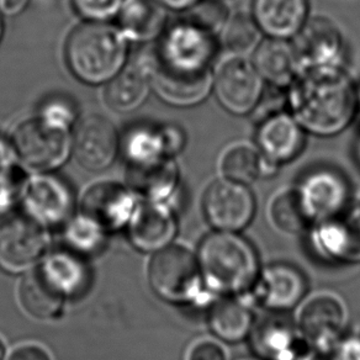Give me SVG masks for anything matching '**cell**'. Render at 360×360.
<instances>
[{
  "label": "cell",
  "mask_w": 360,
  "mask_h": 360,
  "mask_svg": "<svg viewBox=\"0 0 360 360\" xmlns=\"http://www.w3.org/2000/svg\"><path fill=\"white\" fill-rule=\"evenodd\" d=\"M288 111L306 134H340L359 111V89L343 65L301 70L286 89Z\"/></svg>",
  "instance_id": "obj_1"
},
{
  "label": "cell",
  "mask_w": 360,
  "mask_h": 360,
  "mask_svg": "<svg viewBox=\"0 0 360 360\" xmlns=\"http://www.w3.org/2000/svg\"><path fill=\"white\" fill-rule=\"evenodd\" d=\"M196 255L215 296L248 295L262 269L255 247L238 232L214 230L201 240Z\"/></svg>",
  "instance_id": "obj_2"
},
{
  "label": "cell",
  "mask_w": 360,
  "mask_h": 360,
  "mask_svg": "<svg viewBox=\"0 0 360 360\" xmlns=\"http://www.w3.org/2000/svg\"><path fill=\"white\" fill-rule=\"evenodd\" d=\"M127 39L104 21H86L70 32L65 62L77 79L90 85L108 84L126 63Z\"/></svg>",
  "instance_id": "obj_3"
},
{
  "label": "cell",
  "mask_w": 360,
  "mask_h": 360,
  "mask_svg": "<svg viewBox=\"0 0 360 360\" xmlns=\"http://www.w3.org/2000/svg\"><path fill=\"white\" fill-rule=\"evenodd\" d=\"M147 278L160 299L175 305H206L212 300L198 255L184 245H170L155 252L148 264Z\"/></svg>",
  "instance_id": "obj_4"
},
{
  "label": "cell",
  "mask_w": 360,
  "mask_h": 360,
  "mask_svg": "<svg viewBox=\"0 0 360 360\" xmlns=\"http://www.w3.org/2000/svg\"><path fill=\"white\" fill-rule=\"evenodd\" d=\"M152 63L162 70L183 75L212 72L220 46L219 37L186 18L165 29Z\"/></svg>",
  "instance_id": "obj_5"
},
{
  "label": "cell",
  "mask_w": 360,
  "mask_h": 360,
  "mask_svg": "<svg viewBox=\"0 0 360 360\" xmlns=\"http://www.w3.org/2000/svg\"><path fill=\"white\" fill-rule=\"evenodd\" d=\"M18 160L35 173H52L73 152L70 131L60 130L35 117L21 124L13 136Z\"/></svg>",
  "instance_id": "obj_6"
},
{
  "label": "cell",
  "mask_w": 360,
  "mask_h": 360,
  "mask_svg": "<svg viewBox=\"0 0 360 360\" xmlns=\"http://www.w3.org/2000/svg\"><path fill=\"white\" fill-rule=\"evenodd\" d=\"M259 360H314L319 350L306 340L296 320L285 312H271L255 319L248 338Z\"/></svg>",
  "instance_id": "obj_7"
},
{
  "label": "cell",
  "mask_w": 360,
  "mask_h": 360,
  "mask_svg": "<svg viewBox=\"0 0 360 360\" xmlns=\"http://www.w3.org/2000/svg\"><path fill=\"white\" fill-rule=\"evenodd\" d=\"M212 93L232 115H250L257 110L265 93L264 80L247 57L233 56L214 70Z\"/></svg>",
  "instance_id": "obj_8"
},
{
  "label": "cell",
  "mask_w": 360,
  "mask_h": 360,
  "mask_svg": "<svg viewBox=\"0 0 360 360\" xmlns=\"http://www.w3.org/2000/svg\"><path fill=\"white\" fill-rule=\"evenodd\" d=\"M257 210L250 186L220 176L207 186L202 196V211L215 231L238 232L253 221Z\"/></svg>",
  "instance_id": "obj_9"
},
{
  "label": "cell",
  "mask_w": 360,
  "mask_h": 360,
  "mask_svg": "<svg viewBox=\"0 0 360 360\" xmlns=\"http://www.w3.org/2000/svg\"><path fill=\"white\" fill-rule=\"evenodd\" d=\"M49 247L46 229L29 216L0 224V268L9 273L27 271L40 264Z\"/></svg>",
  "instance_id": "obj_10"
},
{
  "label": "cell",
  "mask_w": 360,
  "mask_h": 360,
  "mask_svg": "<svg viewBox=\"0 0 360 360\" xmlns=\"http://www.w3.org/2000/svg\"><path fill=\"white\" fill-rule=\"evenodd\" d=\"M309 235L314 250L323 259L340 264H359V202H350L340 214L317 222Z\"/></svg>",
  "instance_id": "obj_11"
},
{
  "label": "cell",
  "mask_w": 360,
  "mask_h": 360,
  "mask_svg": "<svg viewBox=\"0 0 360 360\" xmlns=\"http://www.w3.org/2000/svg\"><path fill=\"white\" fill-rule=\"evenodd\" d=\"M20 201L26 216L45 229L68 222L75 210L73 191L52 173H36L26 179Z\"/></svg>",
  "instance_id": "obj_12"
},
{
  "label": "cell",
  "mask_w": 360,
  "mask_h": 360,
  "mask_svg": "<svg viewBox=\"0 0 360 360\" xmlns=\"http://www.w3.org/2000/svg\"><path fill=\"white\" fill-rule=\"evenodd\" d=\"M347 319L345 302L338 296L320 292L301 302L296 323L316 350L327 352L345 335Z\"/></svg>",
  "instance_id": "obj_13"
},
{
  "label": "cell",
  "mask_w": 360,
  "mask_h": 360,
  "mask_svg": "<svg viewBox=\"0 0 360 360\" xmlns=\"http://www.w3.org/2000/svg\"><path fill=\"white\" fill-rule=\"evenodd\" d=\"M299 73L301 70L343 65V36L325 16L309 18L290 40Z\"/></svg>",
  "instance_id": "obj_14"
},
{
  "label": "cell",
  "mask_w": 360,
  "mask_h": 360,
  "mask_svg": "<svg viewBox=\"0 0 360 360\" xmlns=\"http://www.w3.org/2000/svg\"><path fill=\"white\" fill-rule=\"evenodd\" d=\"M307 294L306 276L295 265L271 263L260 269L248 295L271 312H289L301 305Z\"/></svg>",
  "instance_id": "obj_15"
},
{
  "label": "cell",
  "mask_w": 360,
  "mask_h": 360,
  "mask_svg": "<svg viewBox=\"0 0 360 360\" xmlns=\"http://www.w3.org/2000/svg\"><path fill=\"white\" fill-rule=\"evenodd\" d=\"M135 193L115 183H101L91 186L82 201V212L106 235L129 225L135 212Z\"/></svg>",
  "instance_id": "obj_16"
},
{
  "label": "cell",
  "mask_w": 360,
  "mask_h": 360,
  "mask_svg": "<svg viewBox=\"0 0 360 360\" xmlns=\"http://www.w3.org/2000/svg\"><path fill=\"white\" fill-rule=\"evenodd\" d=\"M306 131L289 111L262 117L255 130V147L266 160L281 167L299 157L305 147Z\"/></svg>",
  "instance_id": "obj_17"
},
{
  "label": "cell",
  "mask_w": 360,
  "mask_h": 360,
  "mask_svg": "<svg viewBox=\"0 0 360 360\" xmlns=\"http://www.w3.org/2000/svg\"><path fill=\"white\" fill-rule=\"evenodd\" d=\"M120 139L111 121L91 115L80 122L73 137V153L83 168L101 172L109 168L120 150Z\"/></svg>",
  "instance_id": "obj_18"
},
{
  "label": "cell",
  "mask_w": 360,
  "mask_h": 360,
  "mask_svg": "<svg viewBox=\"0 0 360 360\" xmlns=\"http://www.w3.org/2000/svg\"><path fill=\"white\" fill-rule=\"evenodd\" d=\"M316 224L350 205V189L343 175L328 168L312 170L296 186Z\"/></svg>",
  "instance_id": "obj_19"
},
{
  "label": "cell",
  "mask_w": 360,
  "mask_h": 360,
  "mask_svg": "<svg viewBox=\"0 0 360 360\" xmlns=\"http://www.w3.org/2000/svg\"><path fill=\"white\" fill-rule=\"evenodd\" d=\"M127 227L131 243L146 253H155L172 245L178 230L174 211L167 202L153 201L137 206Z\"/></svg>",
  "instance_id": "obj_20"
},
{
  "label": "cell",
  "mask_w": 360,
  "mask_h": 360,
  "mask_svg": "<svg viewBox=\"0 0 360 360\" xmlns=\"http://www.w3.org/2000/svg\"><path fill=\"white\" fill-rule=\"evenodd\" d=\"M309 0H252L250 15L264 37L290 41L310 18Z\"/></svg>",
  "instance_id": "obj_21"
},
{
  "label": "cell",
  "mask_w": 360,
  "mask_h": 360,
  "mask_svg": "<svg viewBox=\"0 0 360 360\" xmlns=\"http://www.w3.org/2000/svg\"><path fill=\"white\" fill-rule=\"evenodd\" d=\"M150 83L157 96L170 105H199L212 93L214 70L202 75H183L162 70L150 62Z\"/></svg>",
  "instance_id": "obj_22"
},
{
  "label": "cell",
  "mask_w": 360,
  "mask_h": 360,
  "mask_svg": "<svg viewBox=\"0 0 360 360\" xmlns=\"http://www.w3.org/2000/svg\"><path fill=\"white\" fill-rule=\"evenodd\" d=\"M206 321L217 340L238 343L248 338L255 316L247 296H216L210 301Z\"/></svg>",
  "instance_id": "obj_23"
},
{
  "label": "cell",
  "mask_w": 360,
  "mask_h": 360,
  "mask_svg": "<svg viewBox=\"0 0 360 360\" xmlns=\"http://www.w3.org/2000/svg\"><path fill=\"white\" fill-rule=\"evenodd\" d=\"M250 60L270 88L286 90L299 75V65L289 40L265 37L257 46Z\"/></svg>",
  "instance_id": "obj_24"
},
{
  "label": "cell",
  "mask_w": 360,
  "mask_h": 360,
  "mask_svg": "<svg viewBox=\"0 0 360 360\" xmlns=\"http://www.w3.org/2000/svg\"><path fill=\"white\" fill-rule=\"evenodd\" d=\"M68 300L36 266L21 281L19 301L27 315L36 320L51 321L58 319Z\"/></svg>",
  "instance_id": "obj_25"
},
{
  "label": "cell",
  "mask_w": 360,
  "mask_h": 360,
  "mask_svg": "<svg viewBox=\"0 0 360 360\" xmlns=\"http://www.w3.org/2000/svg\"><path fill=\"white\" fill-rule=\"evenodd\" d=\"M150 88V62L127 65L108 83L105 101L112 110L131 112L145 103Z\"/></svg>",
  "instance_id": "obj_26"
},
{
  "label": "cell",
  "mask_w": 360,
  "mask_h": 360,
  "mask_svg": "<svg viewBox=\"0 0 360 360\" xmlns=\"http://www.w3.org/2000/svg\"><path fill=\"white\" fill-rule=\"evenodd\" d=\"M117 16L127 40H153L165 30V6L157 0H125Z\"/></svg>",
  "instance_id": "obj_27"
},
{
  "label": "cell",
  "mask_w": 360,
  "mask_h": 360,
  "mask_svg": "<svg viewBox=\"0 0 360 360\" xmlns=\"http://www.w3.org/2000/svg\"><path fill=\"white\" fill-rule=\"evenodd\" d=\"M279 165L266 160L255 146L236 143L221 155V176L250 186L255 180L276 174Z\"/></svg>",
  "instance_id": "obj_28"
},
{
  "label": "cell",
  "mask_w": 360,
  "mask_h": 360,
  "mask_svg": "<svg viewBox=\"0 0 360 360\" xmlns=\"http://www.w3.org/2000/svg\"><path fill=\"white\" fill-rule=\"evenodd\" d=\"M130 189L146 201L167 202L179 186V170L173 158H165L155 165L132 168Z\"/></svg>",
  "instance_id": "obj_29"
},
{
  "label": "cell",
  "mask_w": 360,
  "mask_h": 360,
  "mask_svg": "<svg viewBox=\"0 0 360 360\" xmlns=\"http://www.w3.org/2000/svg\"><path fill=\"white\" fill-rule=\"evenodd\" d=\"M39 268L67 299L84 291L89 281L86 265L70 252L62 250L47 255Z\"/></svg>",
  "instance_id": "obj_30"
},
{
  "label": "cell",
  "mask_w": 360,
  "mask_h": 360,
  "mask_svg": "<svg viewBox=\"0 0 360 360\" xmlns=\"http://www.w3.org/2000/svg\"><path fill=\"white\" fill-rule=\"evenodd\" d=\"M269 219L276 230L286 235L310 233L316 221L301 199L297 188H289L273 196Z\"/></svg>",
  "instance_id": "obj_31"
},
{
  "label": "cell",
  "mask_w": 360,
  "mask_h": 360,
  "mask_svg": "<svg viewBox=\"0 0 360 360\" xmlns=\"http://www.w3.org/2000/svg\"><path fill=\"white\" fill-rule=\"evenodd\" d=\"M126 158L132 168H142L169 158L167 155L165 135L162 127L139 126L129 131L124 142H120Z\"/></svg>",
  "instance_id": "obj_32"
},
{
  "label": "cell",
  "mask_w": 360,
  "mask_h": 360,
  "mask_svg": "<svg viewBox=\"0 0 360 360\" xmlns=\"http://www.w3.org/2000/svg\"><path fill=\"white\" fill-rule=\"evenodd\" d=\"M263 34L248 13L230 14L219 36L220 45L233 56L247 57L255 52L263 40Z\"/></svg>",
  "instance_id": "obj_33"
},
{
  "label": "cell",
  "mask_w": 360,
  "mask_h": 360,
  "mask_svg": "<svg viewBox=\"0 0 360 360\" xmlns=\"http://www.w3.org/2000/svg\"><path fill=\"white\" fill-rule=\"evenodd\" d=\"M65 240L78 253H93L103 245L106 233L83 215L67 222Z\"/></svg>",
  "instance_id": "obj_34"
},
{
  "label": "cell",
  "mask_w": 360,
  "mask_h": 360,
  "mask_svg": "<svg viewBox=\"0 0 360 360\" xmlns=\"http://www.w3.org/2000/svg\"><path fill=\"white\" fill-rule=\"evenodd\" d=\"M188 11H191L189 16H186L188 19L217 37L230 16V11L224 0H199Z\"/></svg>",
  "instance_id": "obj_35"
},
{
  "label": "cell",
  "mask_w": 360,
  "mask_h": 360,
  "mask_svg": "<svg viewBox=\"0 0 360 360\" xmlns=\"http://www.w3.org/2000/svg\"><path fill=\"white\" fill-rule=\"evenodd\" d=\"M37 117L52 127L70 131L78 117V111L75 103L68 98L52 96L44 101Z\"/></svg>",
  "instance_id": "obj_36"
},
{
  "label": "cell",
  "mask_w": 360,
  "mask_h": 360,
  "mask_svg": "<svg viewBox=\"0 0 360 360\" xmlns=\"http://www.w3.org/2000/svg\"><path fill=\"white\" fill-rule=\"evenodd\" d=\"M125 0H72L75 11L86 21H105L119 15Z\"/></svg>",
  "instance_id": "obj_37"
},
{
  "label": "cell",
  "mask_w": 360,
  "mask_h": 360,
  "mask_svg": "<svg viewBox=\"0 0 360 360\" xmlns=\"http://www.w3.org/2000/svg\"><path fill=\"white\" fill-rule=\"evenodd\" d=\"M314 360H360V332H345L327 352H317Z\"/></svg>",
  "instance_id": "obj_38"
},
{
  "label": "cell",
  "mask_w": 360,
  "mask_h": 360,
  "mask_svg": "<svg viewBox=\"0 0 360 360\" xmlns=\"http://www.w3.org/2000/svg\"><path fill=\"white\" fill-rule=\"evenodd\" d=\"M186 360H227V354L217 340H201L191 345Z\"/></svg>",
  "instance_id": "obj_39"
},
{
  "label": "cell",
  "mask_w": 360,
  "mask_h": 360,
  "mask_svg": "<svg viewBox=\"0 0 360 360\" xmlns=\"http://www.w3.org/2000/svg\"><path fill=\"white\" fill-rule=\"evenodd\" d=\"M16 162L18 157L13 143L0 137V179L6 178V175L16 169Z\"/></svg>",
  "instance_id": "obj_40"
},
{
  "label": "cell",
  "mask_w": 360,
  "mask_h": 360,
  "mask_svg": "<svg viewBox=\"0 0 360 360\" xmlns=\"http://www.w3.org/2000/svg\"><path fill=\"white\" fill-rule=\"evenodd\" d=\"M8 360H51V356L40 345H24L16 348Z\"/></svg>",
  "instance_id": "obj_41"
},
{
  "label": "cell",
  "mask_w": 360,
  "mask_h": 360,
  "mask_svg": "<svg viewBox=\"0 0 360 360\" xmlns=\"http://www.w3.org/2000/svg\"><path fill=\"white\" fill-rule=\"evenodd\" d=\"M29 0H0V13L6 15H16L25 11Z\"/></svg>",
  "instance_id": "obj_42"
},
{
  "label": "cell",
  "mask_w": 360,
  "mask_h": 360,
  "mask_svg": "<svg viewBox=\"0 0 360 360\" xmlns=\"http://www.w3.org/2000/svg\"><path fill=\"white\" fill-rule=\"evenodd\" d=\"M165 8H170L174 11H188L199 0H157Z\"/></svg>",
  "instance_id": "obj_43"
},
{
  "label": "cell",
  "mask_w": 360,
  "mask_h": 360,
  "mask_svg": "<svg viewBox=\"0 0 360 360\" xmlns=\"http://www.w3.org/2000/svg\"><path fill=\"white\" fill-rule=\"evenodd\" d=\"M4 358H6V345L0 338V360H4Z\"/></svg>",
  "instance_id": "obj_44"
},
{
  "label": "cell",
  "mask_w": 360,
  "mask_h": 360,
  "mask_svg": "<svg viewBox=\"0 0 360 360\" xmlns=\"http://www.w3.org/2000/svg\"><path fill=\"white\" fill-rule=\"evenodd\" d=\"M3 32H4V24H3V14L0 13V41L3 37Z\"/></svg>",
  "instance_id": "obj_45"
},
{
  "label": "cell",
  "mask_w": 360,
  "mask_h": 360,
  "mask_svg": "<svg viewBox=\"0 0 360 360\" xmlns=\"http://www.w3.org/2000/svg\"><path fill=\"white\" fill-rule=\"evenodd\" d=\"M358 155H359V158H360V145H359V148H358Z\"/></svg>",
  "instance_id": "obj_46"
},
{
  "label": "cell",
  "mask_w": 360,
  "mask_h": 360,
  "mask_svg": "<svg viewBox=\"0 0 360 360\" xmlns=\"http://www.w3.org/2000/svg\"><path fill=\"white\" fill-rule=\"evenodd\" d=\"M359 110H360V91H359Z\"/></svg>",
  "instance_id": "obj_47"
},
{
  "label": "cell",
  "mask_w": 360,
  "mask_h": 360,
  "mask_svg": "<svg viewBox=\"0 0 360 360\" xmlns=\"http://www.w3.org/2000/svg\"><path fill=\"white\" fill-rule=\"evenodd\" d=\"M245 360H259V359H245Z\"/></svg>",
  "instance_id": "obj_48"
}]
</instances>
